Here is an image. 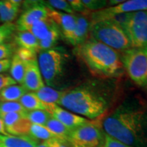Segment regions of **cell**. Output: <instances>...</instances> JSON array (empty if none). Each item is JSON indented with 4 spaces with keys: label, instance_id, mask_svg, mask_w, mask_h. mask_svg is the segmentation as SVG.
Masks as SVG:
<instances>
[{
    "label": "cell",
    "instance_id": "obj_25",
    "mask_svg": "<svg viewBox=\"0 0 147 147\" xmlns=\"http://www.w3.org/2000/svg\"><path fill=\"white\" fill-rule=\"evenodd\" d=\"M27 136L38 141H47L55 136L45 126L31 124Z\"/></svg>",
    "mask_w": 147,
    "mask_h": 147
},
{
    "label": "cell",
    "instance_id": "obj_26",
    "mask_svg": "<svg viewBox=\"0 0 147 147\" xmlns=\"http://www.w3.org/2000/svg\"><path fill=\"white\" fill-rule=\"evenodd\" d=\"M26 118L32 124L45 126L48 121L52 117L50 113L46 110H29L25 113Z\"/></svg>",
    "mask_w": 147,
    "mask_h": 147
},
{
    "label": "cell",
    "instance_id": "obj_11",
    "mask_svg": "<svg viewBox=\"0 0 147 147\" xmlns=\"http://www.w3.org/2000/svg\"><path fill=\"white\" fill-rule=\"evenodd\" d=\"M7 133L9 135L21 136H27L31 123L26 118L25 113L0 114Z\"/></svg>",
    "mask_w": 147,
    "mask_h": 147
},
{
    "label": "cell",
    "instance_id": "obj_3",
    "mask_svg": "<svg viewBox=\"0 0 147 147\" xmlns=\"http://www.w3.org/2000/svg\"><path fill=\"white\" fill-rule=\"evenodd\" d=\"M74 53L93 75L100 78H114L122 74L123 65L117 51L102 42L88 38L74 49Z\"/></svg>",
    "mask_w": 147,
    "mask_h": 147
},
{
    "label": "cell",
    "instance_id": "obj_16",
    "mask_svg": "<svg viewBox=\"0 0 147 147\" xmlns=\"http://www.w3.org/2000/svg\"><path fill=\"white\" fill-rule=\"evenodd\" d=\"M23 1L16 0L0 1V21L11 23L16 19Z\"/></svg>",
    "mask_w": 147,
    "mask_h": 147
},
{
    "label": "cell",
    "instance_id": "obj_38",
    "mask_svg": "<svg viewBox=\"0 0 147 147\" xmlns=\"http://www.w3.org/2000/svg\"><path fill=\"white\" fill-rule=\"evenodd\" d=\"M11 60L10 59L0 60V73L5 72L10 69Z\"/></svg>",
    "mask_w": 147,
    "mask_h": 147
},
{
    "label": "cell",
    "instance_id": "obj_34",
    "mask_svg": "<svg viewBox=\"0 0 147 147\" xmlns=\"http://www.w3.org/2000/svg\"><path fill=\"white\" fill-rule=\"evenodd\" d=\"M13 47L9 44H1L0 45V60L7 59L12 55Z\"/></svg>",
    "mask_w": 147,
    "mask_h": 147
},
{
    "label": "cell",
    "instance_id": "obj_6",
    "mask_svg": "<svg viewBox=\"0 0 147 147\" xmlns=\"http://www.w3.org/2000/svg\"><path fill=\"white\" fill-rule=\"evenodd\" d=\"M65 55L56 49L42 51L39 53L38 63L46 84L53 86L63 74Z\"/></svg>",
    "mask_w": 147,
    "mask_h": 147
},
{
    "label": "cell",
    "instance_id": "obj_10",
    "mask_svg": "<svg viewBox=\"0 0 147 147\" xmlns=\"http://www.w3.org/2000/svg\"><path fill=\"white\" fill-rule=\"evenodd\" d=\"M138 11H147V0H129L120 4L96 11L91 14V23L100 21L104 16L111 14L131 13Z\"/></svg>",
    "mask_w": 147,
    "mask_h": 147
},
{
    "label": "cell",
    "instance_id": "obj_35",
    "mask_svg": "<svg viewBox=\"0 0 147 147\" xmlns=\"http://www.w3.org/2000/svg\"><path fill=\"white\" fill-rule=\"evenodd\" d=\"M15 84H16V82L10 76L0 74V91H1L5 87H8V86Z\"/></svg>",
    "mask_w": 147,
    "mask_h": 147
},
{
    "label": "cell",
    "instance_id": "obj_9",
    "mask_svg": "<svg viewBox=\"0 0 147 147\" xmlns=\"http://www.w3.org/2000/svg\"><path fill=\"white\" fill-rule=\"evenodd\" d=\"M30 6L26 8L25 12L20 16L16 28L19 31H28L36 22L49 17L48 7L40 1H29Z\"/></svg>",
    "mask_w": 147,
    "mask_h": 147
},
{
    "label": "cell",
    "instance_id": "obj_4",
    "mask_svg": "<svg viewBox=\"0 0 147 147\" xmlns=\"http://www.w3.org/2000/svg\"><path fill=\"white\" fill-rule=\"evenodd\" d=\"M90 38L104 44L117 51H124L131 48L124 30L110 20L91 23Z\"/></svg>",
    "mask_w": 147,
    "mask_h": 147
},
{
    "label": "cell",
    "instance_id": "obj_36",
    "mask_svg": "<svg viewBox=\"0 0 147 147\" xmlns=\"http://www.w3.org/2000/svg\"><path fill=\"white\" fill-rule=\"evenodd\" d=\"M67 1L74 12H86L87 11L83 3H82L81 0H69Z\"/></svg>",
    "mask_w": 147,
    "mask_h": 147
},
{
    "label": "cell",
    "instance_id": "obj_29",
    "mask_svg": "<svg viewBox=\"0 0 147 147\" xmlns=\"http://www.w3.org/2000/svg\"><path fill=\"white\" fill-rule=\"evenodd\" d=\"M44 3L47 7H49V8L53 9L62 10L65 12V13L70 14H75V12L72 10V8H71L67 1H64V0H49V1L44 2Z\"/></svg>",
    "mask_w": 147,
    "mask_h": 147
},
{
    "label": "cell",
    "instance_id": "obj_32",
    "mask_svg": "<svg viewBox=\"0 0 147 147\" xmlns=\"http://www.w3.org/2000/svg\"><path fill=\"white\" fill-rule=\"evenodd\" d=\"M16 54H17L18 56L25 62H29L37 59L36 52L31 49L19 48Z\"/></svg>",
    "mask_w": 147,
    "mask_h": 147
},
{
    "label": "cell",
    "instance_id": "obj_33",
    "mask_svg": "<svg viewBox=\"0 0 147 147\" xmlns=\"http://www.w3.org/2000/svg\"><path fill=\"white\" fill-rule=\"evenodd\" d=\"M102 147H131L124 143L120 142L118 140L110 136L108 134L104 133V142Z\"/></svg>",
    "mask_w": 147,
    "mask_h": 147
},
{
    "label": "cell",
    "instance_id": "obj_7",
    "mask_svg": "<svg viewBox=\"0 0 147 147\" xmlns=\"http://www.w3.org/2000/svg\"><path fill=\"white\" fill-rule=\"evenodd\" d=\"M104 139L102 129L91 121L71 130L67 141L71 147H102Z\"/></svg>",
    "mask_w": 147,
    "mask_h": 147
},
{
    "label": "cell",
    "instance_id": "obj_23",
    "mask_svg": "<svg viewBox=\"0 0 147 147\" xmlns=\"http://www.w3.org/2000/svg\"><path fill=\"white\" fill-rule=\"evenodd\" d=\"M34 93L45 104H57L63 94V91H58L51 87L45 86Z\"/></svg>",
    "mask_w": 147,
    "mask_h": 147
},
{
    "label": "cell",
    "instance_id": "obj_1",
    "mask_svg": "<svg viewBox=\"0 0 147 147\" xmlns=\"http://www.w3.org/2000/svg\"><path fill=\"white\" fill-rule=\"evenodd\" d=\"M105 134L131 147L147 146V110L125 102L102 122Z\"/></svg>",
    "mask_w": 147,
    "mask_h": 147
},
{
    "label": "cell",
    "instance_id": "obj_40",
    "mask_svg": "<svg viewBox=\"0 0 147 147\" xmlns=\"http://www.w3.org/2000/svg\"><path fill=\"white\" fill-rule=\"evenodd\" d=\"M124 1H123V0H111V1H108V4L113 5V6H115V5H119L120 4V3H123Z\"/></svg>",
    "mask_w": 147,
    "mask_h": 147
},
{
    "label": "cell",
    "instance_id": "obj_41",
    "mask_svg": "<svg viewBox=\"0 0 147 147\" xmlns=\"http://www.w3.org/2000/svg\"><path fill=\"white\" fill-rule=\"evenodd\" d=\"M36 147H50L48 141H41L38 142L36 145Z\"/></svg>",
    "mask_w": 147,
    "mask_h": 147
},
{
    "label": "cell",
    "instance_id": "obj_30",
    "mask_svg": "<svg viewBox=\"0 0 147 147\" xmlns=\"http://www.w3.org/2000/svg\"><path fill=\"white\" fill-rule=\"evenodd\" d=\"M16 29V26L14 24L4 23L0 26V45L3 43L5 40L12 36Z\"/></svg>",
    "mask_w": 147,
    "mask_h": 147
},
{
    "label": "cell",
    "instance_id": "obj_21",
    "mask_svg": "<svg viewBox=\"0 0 147 147\" xmlns=\"http://www.w3.org/2000/svg\"><path fill=\"white\" fill-rule=\"evenodd\" d=\"M26 93L23 85L12 84L0 91V102H18Z\"/></svg>",
    "mask_w": 147,
    "mask_h": 147
},
{
    "label": "cell",
    "instance_id": "obj_15",
    "mask_svg": "<svg viewBox=\"0 0 147 147\" xmlns=\"http://www.w3.org/2000/svg\"><path fill=\"white\" fill-rule=\"evenodd\" d=\"M76 15V27L70 43L73 46H75V47L83 44L89 38L88 37L91 25V22L85 16L82 14Z\"/></svg>",
    "mask_w": 147,
    "mask_h": 147
},
{
    "label": "cell",
    "instance_id": "obj_39",
    "mask_svg": "<svg viewBox=\"0 0 147 147\" xmlns=\"http://www.w3.org/2000/svg\"><path fill=\"white\" fill-rule=\"evenodd\" d=\"M0 134L3 136H9V134L7 133L6 130H5L4 123H3V121L1 116H0Z\"/></svg>",
    "mask_w": 147,
    "mask_h": 147
},
{
    "label": "cell",
    "instance_id": "obj_24",
    "mask_svg": "<svg viewBox=\"0 0 147 147\" xmlns=\"http://www.w3.org/2000/svg\"><path fill=\"white\" fill-rule=\"evenodd\" d=\"M45 127L55 136V138L65 141H67L71 131L60 121L53 117L48 121Z\"/></svg>",
    "mask_w": 147,
    "mask_h": 147
},
{
    "label": "cell",
    "instance_id": "obj_28",
    "mask_svg": "<svg viewBox=\"0 0 147 147\" xmlns=\"http://www.w3.org/2000/svg\"><path fill=\"white\" fill-rule=\"evenodd\" d=\"M26 111L19 102H0V114L24 113Z\"/></svg>",
    "mask_w": 147,
    "mask_h": 147
},
{
    "label": "cell",
    "instance_id": "obj_19",
    "mask_svg": "<svg viewBox=\"0 0 147 147\" xmlns=\"http://www.w3.org/2000/svg\"><path fill=\"white\" fill-rule=\"evenodd\" d=\"M15 41L20 48L31 49L36 53L40 52L39 41L29 31H19L15 36Z\"/></svg>",
    "mask_w": 147,
    "mask_h": 147
},
{
    "label": "cell",
    "instance_id": "obj_31",
    "mask_svg": "<svg viewBox=\"0 0 147 147\" xmlns=\"http://www.w3.org/2000/svg\"><path fill=\"white\" fill-rule=\"evenodd\" d=\"M86 9L95 12L103 10L107 5L108 1L105 0H81Z\"/></svg>",
    "mask_w": 147,
    "mask_h": 147
},
{
    "label": "cell",
    "instance_id": "obj_14",
    "mask_svg": "<svg viewBox=\"0 0 147 147\" xmlns=\"http://www.w3.org/2000/svg\"><path fill=\"white\" fill-rule=\"evenodd\" d=\"M49 113H51L53 117L57 119L69 130L74 129L91 121L89 119L63 109L55 104H53Z\"/></svg>",
    "mask_w": 147,
    "mask_h": 147
},
{
    "label": "cell",
    "instance_id": "obj_8",
    "mask_svg": "<svg viewBox=\"0 0 147 147\" xmlns=\"http://www.w3.org/2000/svg\"><path fill=\"white\" fill-rule=\"evenodd\" d=\"M124 32L131 48L147 47V11L131 12Z\"/></svg>",
    "mask_w": 147,
    "mask_h": 147
},
{
    "label": "cell",
    "instance_id": "obj_20",
    "mask_svg": "<svg viewBox=\"0 0 147 147\" xmlns=\"http://www.w3.org/2000/svg\"><path fill=\"white\" fill-rule=\"evenodd\" d=\"M56 25V24L50 18L48 17L36 22L28 31L36 37L38 41H40L45 39L53 27H55Z\"/></svg>",
    "mask_w": 147,
    "mask_h": 147
},
{
    "label": "cell",
    "instance_id": "obj_27",
    "mask_svg": "<svg viewBox=\"0 0 147 147\" xmlns=\"http://www.w3.org/2000/svg\"><path fill=\"white\" fill-rule=\"evenodd\" d=\"M61 31L57 25L53 27L45 39L39 41L40 52L53 49L60 38Z\"/></svg>",
    "mask_w": 147,
    "mask_h": 147
},
{
    "label": "cell",
    "instance_id": "obj_5",
    "mask_svg": "<svg viewBox=\"0 0 147 147\" xmlns=\"http://www.w3.org/2000/svg\"><path fill=\"white\" fill-rule=\"evenodd\" d=\"M128 76L140 87L147 85V47L130 48L121 57Z\"/></svg>",
    "mask_w": 147,
    "mask_h": 147
},
{
    "label": "cell",
    "instance_id": "obj_22",
    "mask_svg": "<svg viewBox=\"0 0 147 147\" xmlns=\"http://www.w3.org/2000/svg\"><path fill=\"white\" fill-rule=\"evenodd\" d=\"M26 62L21 59L17 54L13 55L10 62V74L12 78L17 83L22 84L25 76Z\"/></svg>",
    "mask_w": 147,
    "mask_h": 147
},
{
    "label": "cell",
    "instance_id": "obj_12",
    "mask_svg": "<svg viewBox=\"0 0 147 147\" xmlns=\"http://www.w3.org/2000/svg\"><path fill=\"white\" fill-rule=\"evenodd\" d=\"M48 16L57 25L65 40L71 43L76 27V14H67L48 7Z\"/></svg>",
    "mask_w": 147,
    "mask_h": 147
},
{
    "label": "cell",
    "instance_id": "obj_17",
    "mask_svg": "<svg viewBox=\"0 0 147 147\" xmlns=\"http://www.w3.org/2000/svg\"><path fill=\"white\" fill-rule=\"evenodd\" d=\"M39 141L29 136H3L0 134V147H36Z\"/></svg>",
    "mask_w": 147,
    "mask_h": 147
},
{
    "label": "cell",
    "instance_id": "obj_18",
    "mask_svg": "<svg viewBox=\"0 0 147 147\" xmlns=\"http://www.w3.org/2000/svg\"><path fill=\"white\" fill-rule=\"evenodd\" d=\"M18 102L27 111L41 110L49 112L52 106L54 104L44 103L34 92H27L20 99Z\"/></svg>",
    "mask_w": 147,
    "mask_h": 147
},
{
    "label": "cell",
    "instance_id": "obj_2",
    "mask_svg": "<svg viewBox=\"0 0 147 147\" xmlns=\"http://www.w3.org/2000/svg\"><path fill=\"white\" fill-rule=\"evenodd\" d=\"M58 106L89 119L102 116L110 106V96L95 84H84L63 91Z\"/></svg>",
    "mask_w": 147,
    "mask_h": 147
},
{
    "label": "cell",
    "instance_id": "obj_37",
    "mask_svg": "<svg viewBox=\"0 0 147 147\" xmlns=\"http://www.w3.org/2000/svg\"><path fill=\"white\" fill-rule=\"evenodd\" d=\"M50 147H71L67 141L63 140L57 138L47 140Z\"/></svg>",
    "mask_w": 147,
    "mask_h": 147
},
{
    "label": "cell",
    "instance_id": "obj_13",
    "mask_svg": "<svg viewBox=\"0 0 147 147\" xmlns=\"http://www.w3.org/2000/svg\"><path fill=\"white\" fill-rule=\"evenodd\" d=\"M22 85L27 91L34 93L45 86L37 59L26 62V69Z\"/></svg>",
    "mask_w": 147,
    "mask_h": 147
}]
</instances>
